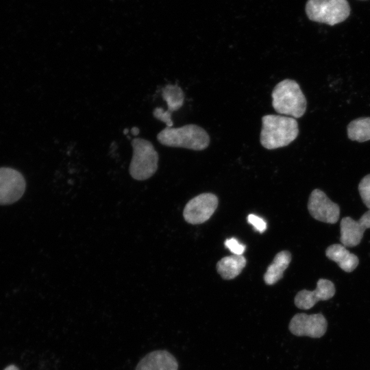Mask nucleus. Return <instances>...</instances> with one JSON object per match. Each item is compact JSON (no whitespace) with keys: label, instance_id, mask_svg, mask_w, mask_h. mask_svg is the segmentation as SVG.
Returning <instances> with one entry per match:
<instances>
[{"label":"nucleus","instance_id":"nucleus-11","mask_svg":"<svg viewBox=\"0 0 370 370\" xmlns=\"http://www.w3.org/2000/svg\"><path fill=\"white\" fill-rule=\"evenodd\" d=\"M333 282L327 279H319L314 291L301 290L295 297V306L300 309L308 310L312 308L319 301L328 300L335 294Z\"/></svg>","mask_w":370,"mask_h":370},{"label":"nucleus","instance_id":"nucleus-19","mask_svg":"<svg viewBox=\"0 0 370 370\" xmlns=\"http://www.w3.org/2000/svg\"><path fill=\"white\" fill-rule=\"evenodd\" d=\"M225 246L235 255H243L245 246L235 238H230L225 241Z\"/></svg>","mask_w":370,"mask_h":370},{"label":"nucleus","instance_id":"nucleus-21","mask_svg":"<svg viewBox=\"0 0 370 370\" xmlns=\"http://www.w3.org/2000/svg\"><path fill=\"white\" fill-rule=\"evenodd\" d=\"M139 129L138 127H132V129L131 130V133L132 135H138V133H139Z\"/></svg>","mask_w":370,"mask_h":370},{"label":"nucleus","instance_id":"nucleus-15","mask_svg":"<svg viewBox=\"0 0 370 370\" xmlns=\"http://www.w3.org/2000/svg\"><path fill=\"white\" fill-rule=\"evenodd\" d=\"M291 260V254L284 250L278 253L272 263L269 265L264 275V281L268 285H273L282 277Z\"/></svg>","mask_w":370,"mask_h":370},{"label":"nucleus","instance_id":"nucleus-3","mask_svg":"<svg viewBox=\"0 0 370 370\" xmlns=\"http://www.w3.org/2000/svg\"><path fill=\"white\" fill-rule=\"evenodd\" d=\"M272 106L280 114L300 118L306 110V99L297 82L285 79L278 83L271 93Z\"/></svg>","mask_w":370,"mask_h":370},{"label":"nucleus","instance_id":"nucleus-14","mask_svg":"<svg viewBox=\"0 0 370 370\" xmlns=\"http://www.w3.org/2000/svg\"><path fill=\"white\" fill-rule=\"evenodd\" d=\"M326 256L336 262L341 269L345 272H352L358 264V258L350 253L343 245L334 244L325 250Z\"/></svg>","mask_w":370,"mask_h":370},{"label":"nucleus","instance_id":"nucleus-16","mask_svg":"<svg viewBox=\"0 0 370 370\" xmlns=\"http://www.w3.org/2000/svg\"><path fill=\"white\" fill-rule=\"evenodd\" d=\"M243 255H231L223 257L217 263V271L225 280H232L238 276L246 265Z\"/></svg>","mask_w":370,"mask_h":370},{"label":"nucleus","instance_id":"nucleus-1","mask_svg":"<svg viewBox=\"0 0 370 370\" xmlns=\"http://www.w3.org/2000/svg\"><path fill=\"white\" fill-rule=\"evenodd\" d=\"M298 134V123L293 117L275 114L262 117L260 142L265 149L286 147L295 140Z\"/></svg>","mask_w":370,"mask_h":370},{"label":"nucleus","instance_id":"nucleus-5","mask_svg":"<svg viewBox=\"0 0 370 370\" xmlns=\"http://www.w3.org/2000/svg\"><path fill=\"white\" fill-rule=\"evenodd\" d=\"M306 12L310 20L333 26L348 18L350 7L347 0H308Z\"/></svg>","mask_w":370,"mask_h":370},{"label":"nucleus","instance_id":"nucleus-17","mask_svg":"<svg viewBox=\"0 0 370 370\" xmlns=\"http://www.w3.org/2000/svg\"><path fill=\"white\" fill-rule=\"evenodd\" d=\"M347 136L352 140L365 142L370 140V117H362L351 121Z\"/></svg>","mask_w":370,"mask_h":370},{"label":"nucleus","instance_id":"nucleus-13","mask_svg":"<svg viewBox=\"0 0 370 370\" xmlns=\"http://www.w3.org/2000/svg\"><path fill=\"white\" fill-rule=\"evenodd\" d=\"M175 358L166 350L149 353L138 363L135 370H177Z\"/></svg>","mask_w":370,"mask_h":370},{"label":"nucleus","instance_id":"nucleus-10","mask_svg":"<svg viewBox=\"0 0 370 370\" xmlns=\"http://www.w3.org/2000/svg\"><path fill=\"white\" fill-rule=\"evenodd\" d=\"M340 241L345 247H355L358 245L365 231L370 228V210L362 215L358 221L350 217L342 219L340 224Z\"/></svg>","mask_w":370,"mask_h":370},{"label":"nucleus","instance_id":"nucleus-4","mask_svg":"<svg viewBox=\"0 0 370 370\" xmlns=\"http://www.w3.org/2000/svg\"><path fill=\"white\" fill-rule=\"evenodd\" d=\"M133 148L130 173L136 180L151 177L158 169V154L149 140L135 138L131 142Z\"/></svg>","mask_w":370,"mask_h":370},{"label":"nucleus","instance_id":"nucleus-20","mask_svg":"<svg viewBox=\"0 0 370 370\" xmlns=\"http://www.w3.org/2000/svg\"><path fill=\"white\" fill-rule=\"evenodd\" d=\"M247 221L249 223L253 225L257 232L260 233H263L267 229L266 221L262 218L256 214H249L247 217Z\"/></svg>","mask_w":370,"mask_h":370},{"label":"nucleus","instance_id":"nucleus-8","mask_svg":"<svg viewBox=\"0 0 370 370\" xmlns=\"http://www.w3.org/2000/svg\"><path fill=\"white\" fill-rule=\"evenodd\" d=\"M308 209L314 219L321 222L333 224L339 219L338 205L332 201L323 191L317 188L313 190L310 195Z\"/></svg>","mask_w":370,"mask_h":370},{"label":"nucleus","instance_id":"nucleus-7","mask_svg":"<svg viewBox=\"0 0 370 370\" xmlns=\"http://www.w3.org/2000/svg\"><path fill=\"white\" fill-rule=\"evenodd\" d=\"M327 325V321L321 313H298L291 319L288 329L295 336L320 338L325 333Z\"/></svg>","mask_w":370,"mask_h":370},{"label":"nucleus","instance_id":"nucleus-12","mask_svg":"<svg viewBox=\"0 0 370 370\" xmlns=\"http://www.w3.org/2000/svg\"><path fill=\"white\" fill-rule=\"evenodd\" d=\"M162 95L166 102L167 110L157 108L153 111V116L164 122L166 127H172L171 113L179 110L184 104V94L182 88L177 84H168L163 88Z\"/></svg>","mask_w":370,"mask_h":370},{"label":"nucleus","instance_id":"nucleus-18","mask_svg":"<svg viewBox=\"0 0 370 370\" xmlns=\"http://www.w3.org/2000/svg\"><path fill=\"white\" fill-rule=\"evenodd\" d=\"M358 191L363 203L370 210V174L361 180L358 184Z\"/></svg>","mask_w":370,"mask_h":370},{"label":"nucleus","instance_id":"nucleus-2","mask_svg":"<svg viewBox=\"0 0 370 370\" xmlns=\"http://www.w3.org/2000/svg\"><path fill=\"white\" fill-rule=\"evenodd\" d=\"M158 142L167 147L200 151L210 144V136L201 127L188 124L179 127H166L157 134Z\"/></svg>","mask_w":370,"mask_h":370},{"label":"nucleus","instance_id":"nucleus-9","mask_svg":"<svg viewBox=\"0 0 370 370\" xmlns=\"http://www.w3.org/2000/svg\"><path fill=\"white\" fill-rule=\"evenodd\" d=\"M25 190V181L21 173L11 168H0V204L18 200Z\"/></svg>","mask_w":370,"mask_h":370},{"label":"nucleus","instance_id":"nucleus-22","mask_svg":"<svg viewBox=\"0 0 370 370\" xmlns=\"http://www.w3.org/2000/svg\"><path fill=\"white\" fill-rule=\"evenodd\" d=\"M4 370H18V369L14 365H10L7 367Z\"/></svg>","mask_w":370,"mask_h":370},{"label":"nucleus","instance_id":"nucleus-6","mask_svg":"<svg viewBox=\"0 0 370 370\" xmlns=\"http://www.w3.org/2000/svg\"><path fill=\"white\" fill-rule=\"evenodd\" d=\"M218 198L212 193H202L188 201L186 204L183 216L190 224H200L207 221L216 210Z\"/></svg>","mask_w":370,"mask_h":370}]
</instances>
